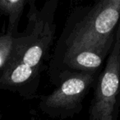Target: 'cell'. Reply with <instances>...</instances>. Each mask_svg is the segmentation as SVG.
<instances>
[{"instance_id":"cell-1","label":"cell","mask_w":120,"mask_h":120,"mask_svg":"<svg viewBox=\"0 0 120 120\" xmlns=\"http://www.w3.org/2000/svg\"><path fill=\"white\" fill-rule=\"evenodd\" d=\"M120 21V0L78 6L68 17L48 65L53 86L64 74L98 71L114 42Z\"/></svg>"},{"instance_id":"cell-2","label":"cell","mask_w":120,"mask_h":120,"mask_svg":"<svg viewBox=\"0 0 120 120\" xmlns=\"http://www.w3.org/2000/svg\"><path fill=\"white\" fill-rule=\"evenodd\" d=\"M100 72L85 71L64 74L58 79L51 93L40 97V110L53 119L72 118L82 112L84 99L95 86Z\"/></svg>"},{"instance_id":"cell-3","label":"cell","mask_w":120,"mask_h":120,"mask_svg":"<svg viewBox=\"0 0 120 120\" xmlns=\"http://www.w3.org/2000/svg\"><path fill=\"white\" fill-rule=\"evenodd\" d=\"M120 111V21L106 64L95 84L88 120H117Z\"/></svg>"},{"instance_id":"cell-4","label":"cell","mask_w":120,"mask_h":120,"mask_svg":"<svg viewBox=\"0 0 120 120\" xmlns=\"http://www.w3.org/2000/svg\"><path fill=\"white\" fill-rule=\"evenodd\" d=\"M41 74L9 59L0 75V90L18 94L25 100L38 97Z\"/></svg>"},{"instance_id":"cell-5","label":"cell","mask_w":120,"mask_h":120,"mask_svg":"<svg viewBox=\"0 0 120 120\" xmlns=\"http://www.w3.org/2000/svg\"><path fill=\"white\" fill-rule=\"evenodd\" d=\"M28 0H0V14L8 17L6 33L18 36V26Z\"/></svg>"},{"instance_id":"cell-6","label":"cell","mask_w":120,"mask_h":120,"mask_svg":"<svg viewBox=\"0 0 120 120\" xmlns=\"http://www.w3.org/2000/svg\"><path fill=\"white\" fill-rule=\"evenodd\" d=\"M15 37L5 33L0 35V75L11 58Z\"/></svg>"},{"instance_id":"cell-7","label":"cell","mask_w":120,"mask_h":120,"mask_svg":"<svg viewBox=\"0 0 120 120\" xmlns=\"http://www.w3.org/2000/svg\"><path fill=\"white\" fill-rule=\"evenodd\" d=\"M2 118H3V113L2 112L0 111V120H2Z\"/></svg>"}]
</instances>
